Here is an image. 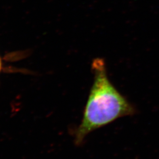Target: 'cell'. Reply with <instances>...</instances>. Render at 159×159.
<instances>
[{"instance_id":"6da1fadb","label":"cell","mask_w":159,"mask_h":159,"mask_svg":"<svg viewBox=\"0 0 159 159\" xmlns=\"http://www.w3.org/2000/svg\"><path fill=\"white\" fill-rule=\"evenodd\" d=\"M94 81L83 117L77 130L75 143L80 144L93 131L121 117L134 113V108L109 80L106 63L96 58L92 63Z\"/></svg>"},{"instance_id":"7a4b0ae2","label":"cell","mask_w":159,"mask_h":159,"mask_svg":"<svg viewBox=\"0 0 159 159\" xmlns=\"http://www.w3.org/2000/svg\"><path fill=\"white\" fill-rule=\"evenodd\" d=\"M2 68V58L0 57V72L1 71Z\"/></svg>"}]
</instances>
